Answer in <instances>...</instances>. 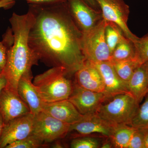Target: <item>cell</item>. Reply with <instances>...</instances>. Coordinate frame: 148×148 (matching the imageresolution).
Instances as JSON below:
<instances>
[{
	"mask_svg": "<svg viewBox=\"0 0 148 148\" xmlns=\"http://www.w3.org/2000/svg\"><path fill=\"white\" fill-rule=\"evenodd\" d=\"M70 74L63 67H53L35 77L33 83L45 103L68 100L73 88Z\"/></svg>",
	"mask_w": 148,
	"mask_h": 148,
	"instance_id": "3957f363",
	"label": "cell"
},
{
	"mask_svg": "<svg viewBox=\"0 0 148 148\" xmlns=\"http://www.w3.org/2000/svg\"><path fill=\"white\" fill-rule=\"evenodd\" d=\"M135 45V57L140 64L148 61V34L142 38H138L133 42Z\"/></svg>",
	"mask_w": 148,
	"mask_h": 148,
	"instance_id": "603a6c76",
	"label": "cell"
},
{
	"mask_svg": "<svg viewBox=\"0 0 148 148\" xmlns=\"http://www.w3.org/2000/svg\"><path fill=\"white\" fill-rule=\"evenodd\" d=\"M68 100L83 115L96 113L103 103L108 100L105 92L85 89L74 84Z\"/></svg>",
	"mask_w": 148,
	"mask_h": 148,
	"instance_id": "ba28073f",
	"label": "cell"
},
{
	"mask_svg": "<svg viewBox=\"0 0 148 148\" xmlns=\"http://www.w3.org/2000/svg\"><path fill=\"white\" fill-rule=\"evenodd\" d=\"M0 1H1V0H0Z\"/></svg>",
	"mask_w": 148,
	"mask_h": 148,
	"instance_id": "8d00e7d4",
	"label": "cell"
},
{
	"mask_svg": "<svg viewBox=\"0 0 148 148\" xmlns=\"http://www.w3.org/2000/svg\"><path fill=\"white\" fill-rule=\"evenodd\" d=\"M70 125L42 111L34 115L32 134L44 143H50L64 138L69 132Z\"/></svg>",
	"mask_w": 148,
	"mask_h": 148,
	"instance_id": "8992f818",
	"label": "cell"
},
{
	"mask_svg": "<svg viewBox=\"0 0 148 148\" xmlns=\"http://www.w3.org/2000/svg\"><path fill=\"white\" fill-rule=\"evenodd\" d=\"M90 62L97 68L103 78L105 86V93L108 100L119 94H130L127 83L120 78L110 62Z\"/></svg>",
	"mask_w": 148,
	"mask_h": 148,
	"instance_id": "4fadbf2b",
	"label": "cell"
},
{
	"mask_svg": "<svg viewBox=\"0 0 148 148\" xmlns=\"http://www.w3.org/2000/svg\"><path fill=\"white\" fill-rule=\"evenodd\" d=\"M139 107L132 120L131 126L139 128H148V92Z\"/></svg>",
	"mask_w": 148,
	"mask_h": 148,
	"instance_id": "7402d4cb",
	"label": "cell"
},
{
	"mask_svg": "<svg viewBox=\"0 0 148 148\" xmlns=\"http://www.w3.org/2000/svg\"><path fill=\"white\" fill-rule=\"evenodd\" d=\"M112 144L111 143L110 140L109 141H106L105 143H103V145L101 146V148H113Z\"/></svg>",
	"mask_w": 148,
	"mask_h": 148,
	"instance_id": "d6a6232c",
	"label": "cell"
},
{
	"mask_svg": "<svg viewBox=\"0 0 148 148\" xmlns=\"http://www.w3.org/2000/svg\"><path fill=\"white\" fill-rule=\"evenodd\" d=\"M42 111L70 125L79 121L84 116L68 100L44 103Z\"/></svg>",
	"mask_w": 148,
	"mask_h": 148,
	"instance_id": "2e32d148",
	"label": "cell"
},
{
	"mask_svg": "<svg viewBox=\"0 0 148 148\" xmlns=\"http://www.w3.org/2000/svg\"><path fill=\"white\" fill-rule=\"evenodd\" d=\"M5 122L4 121L3 119L1 114L0 113V136L1 135L2 132L3 128Z\"/></svg>",
	"mask_w": 148,
	"mask_h": 148,
	"instance_id": "1f68e13d",
	"label": "cell"
},
{
	"mask_svg": "<svg viewBox=\"0 0 148 148\" xmlns=\"http://www.w3.org/2000/svg\"><path fill=\"white\" fill-rule=\"evenodd\" d=\"M116 127L95 113L84 115L79 121L70 125L69 132L75 131L82 136L97 133L109 138Z\"/></svg>",
	"mask_w": 148,
	"mask_h": 148,
	"instance_id": "7c38bea8",
	"label": "cell"
},
{
	"mask_svg": "<svg viewBox=\"0 0 148 148\" xmlns=\"http://www.w3.org/2000/svg\"><path fill=\"white\" fill-rule=\"evenodd\" d=\"M34 115L29 113L5 124L0 136V148L15 141L22 140L32 133L34 127Z\"/></svg>",
	"mask_w": 148,
	"mask_h": 148,
	"instance_id": "30bf717a",
	"label": "cell"
},
{
	"mask_svg": "<svg viewBox=\"0 0 148 148\" xmlns=\"http://www.w3.org/2000/svg\"><path fill=\"white\" fill-rule=\"evenodd\" d=\"M14 36L11 28H8L0 42V66L4 69L6 63L8 49L13 44Z\"/></svg>",
	"mask_w": 148,
	"mask_h": 148,
	"instance_id": "cb8c5ba5",
	"label": "cell"
},
{
	"mask_svg": "<svg viewBox=\"0 0 148 148\" xmlns=\"http://www.w3.org/2000/svg\"><path fill=\"white\" fill-rule=\"evenodd\" d=\"M17 0H1L0 4L3 8H6L11 5L15 1ZM29 4H43L53 3L64 2L67 0H25Z\"/></svg>",
	"mask_w": 148,
	"mask_h": 148,
	"instance_id": "83f0119b",
	"label": "cell"
},
{
	"mask_svg": "<svg viewBox=\"0 0 148 148\" xmlns=\"http://www.w3.org/2000/svg\"><path fill=\"white\" fill-rule=\"evenodd\" d=\"M135 127L128 125L116 126L112 134L109 138L114 148H127L130 140Z\"/></svg>",
	"mask_w": 148,
	"mask_h": 148,
	"instance_id": "ac0fdd59",
	"label": "cell"
},
{
	"mask_svg": "<svg viewBox=\"0 0 148 148\" xmlns=\"http://www.w3.org/2000/svg\"><path fill=\"white\" fill-rule=\"evenodd\" d=\"M107 22L105 36L106 42L112 55L115 48L125 36L116 24L110 21H107Z\"/></svg>",
	"mask_w": 148,
	"mask_h": 148,
	"instance_id": "44dd1931",
	"label": "cell"
},
{
	"mask_svg": "<svg viewBox=\"0 0 148 148\" xmlns=\"http://www.w3.org/2000/svg\"><path fill=\"white\" fill-rule=\"evenodd\" d=\"M32 72L24 74L18 82L17 92L28 106L30 113L35 115L42 111L45 102L32 82Z\"/></svg>",
	"mask_w": 148,
	"mask_h": 148,
	"instance_id": "9a60e30c",
	"label": "cell"
},
{
	"mask_svg": "<svg viewBox=\"0 0 148 148\" xmlns=\"http://www.w3.org/2000/svg\"><path fill=\"white\" fill-rule=\"evenodd\" d=\"M39 138L33 134L22 140L15 141L9 144L5 148H37L46 146Z\"/></svg>",
	"mask_w": 148,
	"mask_h": 148,
	"instance_id": "d4e9b609",
	"label": "cell"
},
{
	"mask_svg": "<svg viewBox=\"0 0 148 148\" xmlns=\"http://www.w3.org/2000/svg\"><path fill=\"white\" fill-rule=\"evenodd\" d=\"M100 6L103 18L116 24L125 36L135 41L138 37L130 31L127 26L129 7L123 0H96Z\"/></svg>",
	"mask_w": 148,
	"mask_h": 148,
	"instance_id": "52a82bcc",
	"label": "cell"
},
{
	"mask_svg": "<svg viewBox=\"0 0 148 148\" xmlns=\"http://www.w3.org/2000/svg\"><path fill=\"white\" fill-rule=\"evenodd\" d=\"M88 5L89 6L92 8L94 9L95 10L101 11V8L99 6L98 2L96 0H82Z\"/></svg>",
	"mask_w": 148,
	"mask_h": 148,
	"instance_id": "f1b7e54d",
	"label": "cell"
},
{
	"mask_svg": "<svg viewBox=\"0 0 148 148\" xmlns=\"http://www.w3.org/2000/svg\"><path fill=\"white\" fill-rule=\"evenodd\" d=\"M107 24L103 18L91 30L82 33V49L86 60L94 63L111 62L112 55L105 36Z\"/></svg>",
	"mask_w": 148,
	"mask_h": 148,
	"instance_id": "5b68a950",
	"label": "cell"
},
{
	"mask_svg": "<svg viewBox=\"0 0 148 148\" xmlns=\"http://www.w3.org/2000/svg\"><path fill=\"white\" fill-rule=\"evenodd\" d=\"M69 12L82 33L95 27L103 19L101 11L95 10L82 0H67Z\"/></svg>",
	"mask_w": 148,
	"mask_h": 148,
	"instance_id": "9c48e42d",
	"label": "cell"
},
{
	"mask_svg": "<svg viewBox=\"0 0 148 148\" xmlns=\"http://www.w3.org/2000/svg\"><path fill=\"white\" fill-rule=\"evenodd\" d=\"M33 20L34 15L29 10L22 15L14 12L9 19L14 41L8 49L3 73L7 81L6 87L16 92L21 77L31 72L32 66L37 65L39 60L29 43V33Z\"/></svg>",
	"mask_w": 148,
	"mask_h": 148,
	"instance_id": "7a4b0ae2",
	"label": "cell"
},
{
	"mask_svg": "<svg viewBox=\"0 0 148 148\" xmlns=\"http://www.w3.org/2000/svg\"><path fill=\"white\" fill-rule=\"evenodd\" d=\"M131 59H136L135 45L131 40L125 36L112 53L111 61Z\"/></svg>",
	"mask_w": 148,
	"mask_h": 148,
	"instance_id": "d6986e66",
	"label": "cell"
},
{
	"mask_svg": "<svg viewBox=\"0 0 148 148\" xmlns=\"http://www.w3.org/2000/svg\"><path fill=\"white\" fill-rule=\"evenodd\" d=\"M117 75L121 79L127 83L136 69L142 65L136 59L110 62Z\"/></svg>",
	"mask_w": 148,
	"mask_h": 148,
	"instance_id": "ffe728a7",
	"label": "cell"
},
{
	"mask_svg": "<svg viewBox=\"0 0 148 148\" xmlns=\"http://www.w3.org/2000/svg\"><path fill=\"white\" fill-rule=\"evenodd\" d=\"M100 106L96 114L114 126H131L140 104L130 94H119Z\"/></svg>",
	"mask_w": 148,
	"mask_h": 148,
	"instance_id": "277c9868",
	"label": "cell"
},
{
	"mask_svg": "<svg viewBox=\"0 0 148 148\" xmlns=\"http://www.w3.org/2000/svg\"><path fill=\"white\" fill-rule=\"evenodd\" d=\"M34 15L29 46L39 59L74 74L86 61L82 49V32L72 18L67 1L29 4Z\"/></svg>",
	"mask_w": 148,
	"mask_h": 148,
	"instance_id": "6da1fadb",
	"label": "cell"
},
{
	"mask_svg": "<svg viewBox=\"0 0 148 148\" xmlns=\"http://www.w3.org/2000/svg\"><path fill=\"white\" fill-rule=\"evenodd\" d=\"M7 81L5 76L3 73L0 75V92L6 86Z\"/></svg>",
	"mask_w": 148,
	"mask_h": 148,
	"instance_id": "f546056e",
	"label": "cell"
},
{
	"mask_svg": "<svg viewBox=\"0 0 148 148\" xmlns=\"http://www.w3.org/2000/svg\"><path fill=\"white\" fill-rule=\"evenodd\" d=\"M127 148H144V132L143 128H135Z\"/></svg>",
	"mask_w": 148,
	"mask_h": 148,
	"instance_id": "4316f807",
	"label": "cell"
},
{
	"mask_svg": "<svg viewBox=\"0 0 148 148\" xmlns=\"http://www.w3.org/2000/svg\"><path fill=\"white\" fill-rule=\"evenodd\" d=\"M2 5H1V4H0V8H2Z\"/></svg>",
	"mask_w": 148,
	"mask_h": 148,
	"instance_id": "d590c367",
	"label": "cell"
},
{
	"mask_svg": "<svg viewBox=\"0 0 148 148\" xmlns=\"http://www.w3.org/2000/svg\"><path fill=\"white\" fill-rule=\"evenodd\" d=\"M143 129L144 132V148H148V128Z\"/></svg>",
	"mask_w": 148,
	"mask_h": 148,
	"instance_id": "4dcf8cb0",
	"label": "cell"
},
{
	"mask_svg": "<svg viewBox=\"0 0 148 148\" xmlns=\"http://www.w3.org/2000/svg\"><path fill=\"white\" fill-rule=\"evenodd\" d=\"M127 85L130 94L140 104L148 92V74L145 64L136 69Z\"/></svg>",
	"mask_w": 148,
	"mask_h": 148,
	"instance_id": "e0dca14e",
	"label": "cell"
},
{
	"mask_svg": "<svg viewBox=\"0 0 148 148\" xmlns=\"http://www.w3.org/2000/svg\"><path fill=\"white\" fill-rule=\"evenodd\" d=\"M0 113L6 124L30 112L28 106L18 92L5 87L0 92Z\"/></svg>",
	"mask_w": 148,
	"mask_h": 148,
	"instance_id": "8fae6325",
	"label": "cell"
},
{
	"mask_svg": "<svg viewBox=\"0 0 148 148\" xmlns=\"http://www.w3.org/2000/svg\"><path fill=\"white\" fill-rule=\"evenodd\" d=\"M3 68L2 66H0V75L3 73Z\"/></svg>",
	"mask_w": 148,
	"mask_h": 148,
	"instance_id": "e575fe53",
	"label": "cell"
},
{
	"mask_svg": "<svg viewBox=\"0 0 148 148\" xmlns=\"http://www.w3.org/2000/svg\"><path fill=\"white\" fill-rule=\"evenodd\" d=\"M144 64H145V66L146 69H147V72L148 74V61L144 63Z\"/></svg>",
	"mask_w": 148,
	"mask_h": 148,
	"instance_id": "836d02e7",
	"label": "cell"
},
{
	"mask_svg": "<svg viewBox=\"0 0 148 148\" xmlns=\"http://www.w3.org/2000/svg\"><path fill=\"white\" fill-rule=\"evenodd\" d=\"M75 83L80 87L92 91L105 92L103 78L97 68L86 60L74 73Z\"/></svg>",
	"mask_w": 148,
	"mask_h": 148,
	"instance_id": "5bb4252c",
	"label": "cell"
},
{
	"mask_svg": "<svg viewBox=\"0 0 148 148\" xmlns=\"http://www.w3.org/2000/svg\"><path fill=\"white\" fill-rule=\"evenodd\" d=\"M100 147V143L97 139L89 137L75 138L71 144L72 148H98Z\"/></svg>",
	"mask_w": 148,
	"mask_h": 148,
	"instance_id": "484cf974",
	"label": "cell"
}]
</instances>
